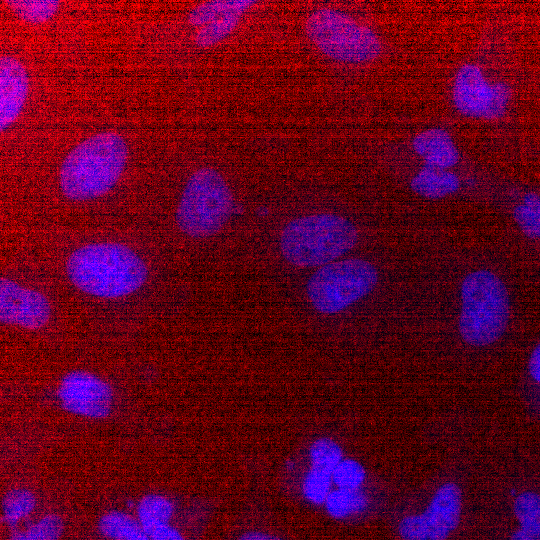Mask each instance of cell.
Instances as JSON below:
<instances>
[{
    "label": "cell",
    "instance_id": "cell-1",
    "mask_svg": "<svg viewBox=\"0 0 540 540\" xmlns=\"http://www.w3.org/2000/svg\"><path fill=\"white\" fill-rule=\"evenodd\" d=\"M69 280L84 293L118 298L137 291L148 277L144 261L121 243H92L76 249L67 259Z\"/></svg>",
    "mask_w": 540,
    "mask_h": 540
},
{
    "label": "cell",
    "instance_id": "cell-2",
    "mask_svg": "<svg viewBox=\"0 0 540 540\" xmlns=\"http://www.w3.org/2000/svg\"><path fill=\"white\" fill-rule=\"evenodd\" d=\"M128 157L124 138L101 132L80 142L63 160L59 184L64 196L86 201L106 194L119 180Z\"/></svg>",
    "mask_w": 540,
    "mask_h": 540
},
{
    "label": "cell",
    "instance_id": "cell-3",
    "mask_svg": "<svg viewBox=\"0 0 540 540\" xmlns=\"http://www.w3.org/2000/svg\"><path fill=\"white\" fill-rule=\"evenodd\" d=\"M358 240L356 227L346 218L322 213L291 220L280 235V250L290 264L314 267L351 250Z\"/></svg>",
    "mask_w": 540,
    "mask_h": 540
},
{
    "label": "cell",
    "instance_id": "cell-4",
    "mask_svg": "<svg viewBox=\"0 0 540 540\" xmlns=\"http://www.w3.org/2000/svg\"><path fill=\"white\" fill-rule=\"evenodd\" d=\"M510 299L503 281L488 270L469 273L461 285L459 332L465 343L489 346L505 333Z\"/></svg>",
    "mask_w": 540,
    "mask_h": 540
},
{
    "label": "cell",
    "instance_id": "cell-5",
    "mask_svg": "<svg viewBox=\"0 0 540 540\" xmlns=\"http://www.w3.org/2000/svg\"><path fill=\"white\" fill-rule=\"evenodd\" d=\"M234 199L222 175L204 167L187 180L177 210L178 228L193 238L217 234L232 215Z\"/></svg>",
    "mask_w": 540,
    "mask_h": 540
},
{
    "label": "cell",
    "instance_id": "cell-6",
    "mask_svg": "<svg viewBox=\"0 0 540 540\" xmlns=\"http://www.w3.org/2000/svg\"><path fill=\"white\" fill-rule=\"evenodd\" d=\"M305 32L322 53L337 61L368 62L381 53L376 34L339 10L313 11L305 22Z\"/></svg>",
    "mask_w": 540,
    "mask_h": 540
},
{
    "label": "cell",
    "instance_id": "cell-7",
    "mask_svg": "<svg viewBox=\"0 0 540 540\" xmlns=\"http://www.w3.org/2000/svg\"><path fill=\"white\" fill-rule=\"evenodd\" d=\"M378 282V272L370 262L352 258L329 263L307 282L313 307L323 314L338 313L368 295Z\"/></svg>",
    "mask_w": 540,
    "mask_h": 540
},
{
    "label": "cell",
    "instance_id": "cell-8",
    "mask_svg": "<svg viewBox=\"0 0 540 540\" xmlns=\"http://www.w3.org/2000/svg\"><path fill=\"white\" fill-rule=\"evenodd\" d=\"M463 491L454 481L440 484L419 512L403 516L397 533L401 540H448L458 529L463 514Z\"/></svg>",
    "mask_w": 540,
    "mask_h": 540
},
{
    "label": "cell",
    "instance_id": "cell-9",
    "mask_svg": "<svg viewBox=\"0 0 540 540\" xmlns=\"http://www.w3.org/2000/svg\"><path fill=\"white\" fill-rule=\"evenodd\" d=\"M512 91L509 85L499 82L488 84L478 66L463 65L455 77L453 100L465 116L497 119L504 115Z\"/></svg>",
    "mask_w": 540,
    "mask_h": 540
},
{
    "label": "cell",
    "instance_id": "cell-10",
    "mask_svg": "<svg viewBox=\"0 0 540 540\" xmlns=\"http://www.w3.org/2000/svg\"><path fill=\"white\" fill-rule=\"evenodd\" d=\"M57 395L66 411L92 418L108 416L113 398L112 388L108 383L85 371L66 374L61 380Z\"/></svg>",
    "mask_w": 540,
    "mask_h": 540
},
{
    "label": "cell",
    "instance_id": "cell-11",
    "mask_svg": "<svg viewBox=\"0 0 540 540\" xmlns=\"http://www.w3.org/2000/svg\"><path fill=\"white\" fill-rule=\"evenodd\" d=\"M51 316L48 299L40 292L24 288L7 278L0 279V321L26 329H39Z\"/></svg>",
    "mask_w": 540,
    "mask_h": 540
},
{
    "label": "cell",
    "instance_id": "cell-12",
    "mask_svg": "<svg viewBox=\"0 0 540 540\" xmlns=\"http://www.w3.org/2000/svg\"><path fill=\"white\" fill-rule=\"evenodd\" d=\"M29 79L22 63L8 55L0 57V131L19 116L26 101Z\"/></svg>",
    "mask_w": 540,
    "mask_h": 540
},
{
    "label": "cell",
    "instance_id": "cell-13",
    "mask_svg": "<svg viewBox=\"0 0 540 540\" xmlns=\"http://www.w3.org/2000/svg\"><path fill=\"white\" fill-rule=\"evenodd\" d=\"M512 494V526L507 540H540V491L526 488Z\"/></svg>",
    "mask_w": 540,
    "mask_h": 540
},
{
    "label": "cell",
    "instance_id": "cell-14",
    "mask_svg": "<svg viewBox=\"0 0 540 540\" xmlns=\"http://www.w3.org/2000/svg\"><path fill=\"white\" fill-rule=\"evenodd\" d=\"M140 524L150 540H185L181 533L169 525L173 513L171 503L159 495H147L138 505Z\"/></svg>",
    "mask_w": 540,
    "mask_h": 540
},
{
    "label": "cell",
    "instance_id": "cell-15",
    "mask_svg": "<svg viewBox=\"0 0 540 540\" xmlns=\"http://www.w3.org/2000/svg\"><path fill=\"white\" fill-rule=\"evenodd\" d=\"M413 148L425 164L443 169L454 166L459 160V152L449 133L432 128L419 133L413 140Z\"/></svg>",
    "mask_w": 540,
    "mask_h": 540
},
{
    "label": "cell",
    "instance_id": "cell-16",
    "mask_svg": "<svg viewBox=\"0 0 540 540\" xmlns=\"http://www.w3.org/2000/svg\"><path fill=\"white\" fill-rule=\"evenodd\" d=\"M411 189L428 199H439L456 192L460 180L452 172L443 168L425 164L410 183Z\"/></svg>",
    "mask_w": 540,
    "mask_h": 540
},
{
    "label": "cell",
    "instance_id": "cell-17",
    "mask_svg": "<svg viewBox=\"0 0 540 540\" xmlns=\"http://www.w3.org/2000/svg\"><path fill=\"white\" fill-rule=\"evenodd\" d=\"M256 3L255 0H242L239 6L218 15L196 33V45L207 48L223 40L235 29L242 14Z\"/></svg>",
    "mask_w": 540,
    "mask_h": 540
},
{
    "label": "cell",
    "instance_id": "cell-18",
    "mask_svg": "<svg viewBox=\"0 0 540 540\" xmlns=\"http://www.w3.org/2000/svg\"><path fill=\"white\" fill-rule=\"evenodd\" d=\"M98 528L104 536L113 540H150L141 524L120 511L103 515L98 522Z\"/></svg>",
    "mask_w": 540,
    "mask_h": 540
},
{
    "label": "cell",
    "instance_id": "cell-19",
    "mask_svg": "<svg viewBox=\"0 0 540 540\" xmlns=\"http://www.w3.org/2000/svg\"><path fill=\"white\" fill-rule=\"evenodd\" d=\"M325 503L328 513L341 519L362 512L368 499L360 489L337 488L328 494Z\"/></svg>",
    "mask_w": 540,
    "mask_h": 540
},
{
    "label": "cell",
    "instance_id": "cell-20",
    "mask_svg": "<svg viewBox=\"0 0 540 540\" xmlns=\"http://www.w3.org/2000/svg\"><path fill=\"white\" fill-rule=\"evenodd\" d=\"M4 3L22 20L34 24L47 21L60 6L57 0H5Z\"/></svg>",
    "mask_w": 540,
    "mask_h": 540
},
{
    "label": "cell",
    "instance_id": "cell-21",
    "mask_svg": "<svg viewBox=\"0 0 540 540\" xmlns=\"http://www.w3.org/2000/svg\"><path fill=\"white\" fill-rule=\"evenodd\" d=\"M311 468L316 471L331 474L342 460V449L329 438L315 440L309 449Z\"/></svg>",
    "mask_w": 540,
    "mask_h": 540
},
{
    "label": "cell",
    "instance_id": "cell-22",
    "mask_svg": "<svg viewBox=\"0 0 540 540\" xmlns=\"http://www.w3.org/2000/svg\"><path fill=\"white\" fill-rule=\"evenodd\" d=\"M513 218L527 237L540 239V196L527 193L524 203L514 209Z\"/></svg>",
    "mask_w": 540,
    "mask_h": 540
},
{
    "label": "cell",
    "instance_id": "cell-23",
    "mask_svg": "<svg viewBox=\"0 0 540 540\" xmlns=\"http://www.w3.org/2000/svg\"><path fill=\"white\" fill-rule=\"evenodd\" d=\"M35 506V498L25 489L9 491L3 499L2 520L9 526H14L19 519L27 516Z\"/></svg>",
    "mask_w": 540,
    "mask_h": 540
},
{
    "label": "cell",
    "instance_id": "cell-24",
    "mask_svg": "<svg viewBox=\"0 0 540 540\" xmlns=\"http://www.w3.org/2000/svg\"><path fill=\"white\" fill-rule=\"evenodd\" d=\"M64 524L60 516L49 514L24 532H14L9 540H58Z\"/></svg>",
    "mask_w": 540,
    "mask_h": 540
},
{
    "label": "cell",
    "instance_id": "cell-25",
    "mask_svg": "<svg viewBox=\"0 0 540 540\" xmlns=\"http://www.w3.org/2000/svg\"><path fill=\"white\" fill-rule=\"evenodd\" d=\"M365 478V468L354 459H342L332 473V482L344 489H360Z\"/></svg>",
    "mask_w": 540,
    "mask_h": 540
},
{
    "label": "cell",
    "instance_id": "cell-26",
    "mask_svg": "<svg viewBox=\"0 0 540 540\" xmlns=\"http://www.w3.org/2000/svg\"><path fill=\"white\" fill-rule=\"evenodd\" d=\"M241 2L242 0H210L203 2L189 12L188 22L193 26H205L221 13L239 6Z\"/></svg>",
    "mask_w": 540,
    "mask_h": 540
},
{
    "label": "cell",
    "instance_id": "cell-27",
    "mask_svg": "<svg viewBox=\"0 0 540 540\" xmlns=\"http://www.w3.org/2000/svg\"><path fill=\"white\" fill-rule=\"evenodd\" d=\"M332 475L310 469L303 483L305 497L315 503H323L330 493Z\"/></svg>",
    "mask_w": 540,
    "mask_h": 540
},
{
    "label": "cell",
    "instance_id": "cell-28",
    "mask_svg": "<svg viewBox=\"0 0 540 540\" xmlns=\"http://www.w3.org/2000/svg\"><path fill=\"white\" fill-rule=\"evenodd\" d=\"M528 373L540 385V343L532 351L528 360Z\"/></svg>",
    "mask_w": 540,
    "mask_h": 540
},
{
    "label": "cell",
    "instance_id": "cell-29",
    "mask_svg": "<svg viewBox=\"0 0 540 540\" xmlns=\"http://www.w3.org/2000/svg\"><path fill=\"white\" fill-rule=\"evenodd\" d=\"M237 540H283L282 538L263 531H247L239 536Z\"/></svg>",
    "mask_w": 540,
    "mask_h": 540
}]
</instances>
